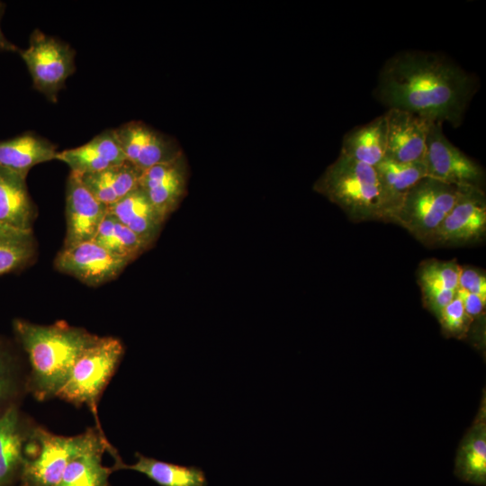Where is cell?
Returning <instances> with one entry per match:
<instances>
[{"instance_id":"obj_1","label":"cell","mask_w":486,"mask_h":486,"mask_svg":"<svg viewBox=\"0 0 486 486\" xmlns=\"http://www.w3.org/2000/svg\"><path fill=\"white\" fill-rule=\"evenodd\" d=\"M476 86L474 76L446 56L406 50L383 64L374 94L388 109L404 110L458 127Z\"/></svg>"},{"instance_id":"obj_2","label":"cell","mask_w":486,"mask_h":486,"mask_svg":"<svg viewBox=\"0 0 486 486\" xmlns=\"http://www.w3.org/2000/svg\"><path fill=\"white\" fill-rule=\"evenodd\" d=\"M12 328L26 357L28 392L40 401L56 397L77 358L99 338L64 320L40 325L14 319Z\"/></svg>"},{"instance_id":"obj_3","label":"cell","mask_w":486,"mask_h":486,"mask_svg":"<svg viewBox=\"0 0 486 486\" xmlns=\"http://www.w3.org/2000/svg\"><path fill=\"white\" fill-rule=\"evenodd\" d=\"M354 222L380 220V193L374 166L339 153L314 184Z\"/></svg>"},{"instance_id":"obj_4","label":"cell","mask_w":486,"mask_h":486,"mask_svg":"<svg viewBox=\"0 0 486 486\" xmlns=\"http://www.w3.org/2000/svg\"><path fill=\"white\" fill-rule=\"evenodd\" d=\"M104 440L103 429L96 426L65 436L36 424L25 446L20 486H57L75 456Z\"/></svg>"},{"instance_id":"obj_5","label":"cell","mask_w":486,"mask_h":486,"mask_svg":"<svg viewBox=\"0 0 486 486\" xmlns=\"http://www.w3.org/2000/svg\"><path fill=\"white\" fill-rule=\"evenodd\" d=\"M124 353L121 339L99 337L77 358L56 397L76 407L87 406L94 416L96 427L102 428L97 414L98 402Z\"/></svg>"},{"instance_id":"obj_6","label":"cell","mask_w":486,"mask_h":486,"mask_svg":"<svg viewBox=\"0 0 486 486\" xmlns=\"http://www.w3.org/2000/svg\"><path fill=\"white\" fill-rule=\"evenodd\" d=\"M461 189L429 177L421 179L405 195L393 223L425 243L451 211Z\"/></svg>"},{"instance_id":"obj_7","label":"cell","mask_w":486,"mask_h":486,"mask_svg":"<svg viewBox=\"0 0 486 486\" xmlns=\"http://www.w3.org/2000/svg\"><path fill=\"white\" fill-rule=\"evenodd\" d=\"M32 80V86L51 103H57L58 92L76 68V50L67 42L35 29L29 46L21 50Z\"/></svg>"},{"instance_id":"obj_8","label":"cell","mask_w":486,"mask_h":486,"mask_svg":"<svg viewBox=\"0 0 486 486\" xmlns=\"http://www.w3.org/2000/svg\"><path fill=\"white\" fill-rule=\"evenodd\" d=\"M441 122H432L424 158L427 177L457 187L482 188L484 171L445 136Z\"/></svg>"},{"instance_id":"obj_9","label":"cell","mask_w":486,"mask_h":486,"mask_svg":"<svg viewBox=\"0 0 486 486\" xmlns=\"http://www.w3.org/2000/svg\"><path fill=\"white\" fill-rule=\"evenodd\" d=\"M130 263L89 240L63 247L54 259V267L88 286L96 287L118 277Z\"/></svg>"},{"instance_id":"obj_10","label":"cell","mask_w":486,"mask_h":486,"mask_svg":"<svg viewBox=\"0 0 486 486\" xmlns=\"http://www.w3.org/2000/svg\"><path fill=\"white\" fill-rule=\"evenodd\" d=\"M486 231V201L482 188L462 187L460 195L425 244L460 246L475 242Z\"/></svg>"},{"instance_id":"obj_11","label":"cell","mask_w":486,"mask_h":486,"mask_svg":"<svg viewBox=\"0 0 486 486\" xmlns=\"http://www.w3.org/2000/svg\"><path fill=\"white\" fill-rule=\"evenodd\" d=\"M128 162L141 172L182 155L177 142L140 121L113 129Z\"/></svg>"},{"instance_id":"obj_12","label":"cell","mask_w":486,"mask_h":486,"mask_svg":"<svg viewBox=\"0 0 486 486\" xmlns=\"http://www.w3.org/2000/svg\"><path fill=\"white\" fill-rule=\"evenodd\" d=\"M108 212L84 184L78 174L70 172L66 185V236L63 247L93 240Z\"/></svg>"},{"instance_id":"obj_13","label":"cell","mask_w":486,"mask_h":486,"mask_svg":"<svg viewBox=\"0 0 486 486\" xmlns=\"http://www.w3.org/2000/svg\"><path fill=\"white\" fill-rule=\"evenodd\" d=\"M387 124L385 158L406 163H424L431 121L412 112L391 108L384 113Z\"/></svg>"},{"instance_id":"obj_14","label":"cell","mask_w":486,"mask_h":486,"mask_svg":"<svg viewBox=\"0 0 486 486\" xmlns=\"http://www.w3.org/2000/svg\"><path fill=\"white\" fill-rule=\"evenodd\" d=\"M139 186L164 221L176 209L185 192L186 167L184 155L143 171Z\"/></svg>"},{"instance_id":"obj_15","label":"cell","mask_w":486,"mask_h":486,"mask_svg":"<svg viewBox=\"0 0 486 486\" xmlns=\"http://www.w3.org/2000/svg\"><path fill=\"white\" fill-rule=\"evenodd\" d=\"M35 425L20 407L0 416V486H14L19 482L25 446Z\"/></svg>"},{"instance_id":"obj_16","label":"cell","mask_w":486,"mask_h":486,"mask_svg":"<svg viewBox=\"0 0 486 486\" xmlns=\"http://www.w3.org/2000/svg\"><path fill=\"white\" fill-rule=\"evenodd\" d=\"M374 168L380 193V220L393 222L407 193L427 177L425 165L400 163L385 158Z\"/></svg>"},{"instance_id":"obj_17","label":"cell","mask_w":486,"mask_h":486,"mask_svg":"<svg viewBox=\"0 0 486 486\" xmlns=\"http://www.w3.org/2000/svg\"><path fill=\"white\" fill-rule=\"evenodd\" d=\"M56 160L78 175L99 172L127 161L113 129L100 132L84 145L58 152Z\"/></svg>"},{"instance_id":"obj_18","label":"cell","mask_w":486,"mask_h":486,"mask_svg":"<svg viewBox=\"0 0 486 486\" xmlns=\"http://www.w3.org/2000/svg\"><path fill=\"white\" fill-rule=\"evenodd\" d=\"M461 268L455 260L435 259L424 261L418 267V283L423 304L437 320L459 289Z\"/></svg>"},{"instance_id":"obj_19","label":"cell","mask_w":486,"mask_h":486,"mask_svg":"<svg viewBox=\"0 0 486 486\" xmlns=\"http://www.w3.org/2000/svg\"><path fill=\"white\" fill-rule=\"evenodd\" d=\"M37 215L26 177L0 165V223L32 230Z\"/></svg>"},{"instance_id":"obj_20","label":"cell","mask_w":486,"mask_h":486,"mask_svg":"<svg viewBox=\"0 0 486 486\" xmlns=\"http://www.w3.org/2000/svg\"><path fill=\"white\" fill-rule=\"evenodd\" d=\"M57 146L33 131L0 141V165L24 177L36 165L56 160Z\"/></svg>"},{"instance_id":"obj_21","label":"cell","mask_w":486,"mask_h":486,"mask_svg":"<svg viewBox=\"0 0 486 486\" xmlns=\"http://www.w3.org/2000/svg\"><path fill=\"white\" fill-rule=\"evenodd\" d=\"M482 403L476 419L458 448L454 474L462 481L478 486L486 484V414Z\"/></svg>"},{"instance_id":"obj_22","label":"cell","mask_w":486,"mask_h":486,"mask_svg":"<svg viewBox=\"0 0 486 486\" xmlns=\"http://www.w3.org/2000/svg\"><path fill=\"white\" fill-rule=\"evenodd\" d=\"M108 212L132 230L148 247L156 240L164 222L140 186L110 206Z\"/></svg>"},{"instance_id":"obj_23","label":"cell","mask_w":486,"mask_h":486,"mask_svg":"<svg viewBox=\"0 0 486 486\" xmlns=\"http://www.w3.org/2000/svg\"><path fill=\"white\" fill-rule=\"evenodd\" d=\"M14 340L0 335V416L20 404L28 392L27 365Z\"/></svg>"},{"instance_id":"obj_24","label":"cell","mask_w":486,"mask_h":486,"mask_svg":"<svg viewBox=\"0 0 486 486\" xmlns=\"http://www.w3.org/2000/svg\"><path fill=\"white\" fill-rule=\"evenodd\" d=\"M133 464L114 457L113 471L126 469L139 472L159 486H207L204 472L197 466H185L148 457L137 452Z\"/></svg>"},{"instance_id":"obj_25","label":"cell","mask_w":486,"mask_h":486,"mask_svg":"<svg viewBox=\"0 0 486 486\" xmlns=\"http://www.w3.org/2000/svg\"><path fill=\"white\" fill-rule=\"evenodd\" d=\"M386 143L387 124L382 114L346 132L340 154L374 167L385 158Z\"/></svg>"},{"instance_id":"obj_26","label":"cell","mask_w":486,"mask_h":486,"mask_svg":"<svg viewBox=\"0 0 486 486\" xmlns=\"http://www.w3.org/2000/svg\"><path fill=\"white\" fill-rule=\"evenodd\" d=\"M141 173L125 161L99 172L79 176L92 194L109 208L139 186Z\"/></svg>"},{"instance_id":"obj_27","label":"cell","mask_w":486,"mask_h":486,"mask_svg":"<svg viewBox=\"0 0 486 486\" xmlns=\"http://www.w3.org/2000/svg\"><path fill=\"white\" fill-rule=\"evenodd\" d=\"M107 451L112 456L117 450L106 440L75 456L67 465L57 486H111L109 476L112 466L102 464V455Z\"/></svg>"},{"instance_id":"obj_28","label":"cell","mask_w":486,"mask_h":486,"mask_svg":"<svg viewBox=\"0 0 486 486\" xmlns=\"http://www.w3.org/2000/svg\"><path fill=\"white\" fill-rule=\"evenodd\" d=\"M36 257L37 241L32 230L0 223V275L22 271Z\"/></svg>"},{"instance_id":"obj_29","label":"cell","mask_w":486,"mask_h":486,"mask_svg":"<svg viewBox=\"0 0 486 486\" xmlns=\"http://www.w3.org/2000/svg\"><path fill=\"white\" fill-rule=\"evenodd\" d=\"M95 243L130 262L148 247L128 227L107 212L93 239Z\"/></svg>"},{"instance_id":"obj_30","label":"cell","mask_w":486,"mask_h":486,"mask_svg":"<svg viewBox=\"0 0 486 486\" xmlns=\"http://www.w3.org/2000/svg\"><path fill=\"white\" fill-rule=\"evenodd\" d=\"M438 321L446 336L462 338L465 335L472 321L457 293L443 310Z\"/></svg>"},{"instance_id":"obj_31","label":"cell","mask_w":486,"mask_h":486,"mask_svg":"<svg viewBox=\"0 0 486 486\" xmlns=\"http://www.w3.org/2000/svg\"><path fill=\"white\" fill-rule=\"evenodd\" d=\"M458 285L459 289L478 295L486 301V276L482 270L462 266Z\"/></svg>"},{"instance_id":"obj_32","label":"cell","mask_w":486,"mask_h":486,"mask_svg":"<svg viewBox=\"0 0 486 486\" xmlns=\"http://www.w3.org/2000/svg\"><path fill=\"white\" fill-rule=\"evenodd\" d=\"M456 293L461 299L464 309L471 321L482 316L485 309L486 301L463 289H458Z\"/></svg>"},{"instance_id":"obj_33","label":"cell","mask_w":486,"mask_h":486,"mask_svg":"<svg viewBox=\"0 0 486 486\" xmlns=\"http://www.w3.org/2000/svg\"><path fill=\"white\" fill-rule=\"evenodd\" d=\"M5 4L0 1V51H11L19 53L21 49L11 42L4 34L1 29V19L4 15Z\"/></svg>"}]
</instances>
